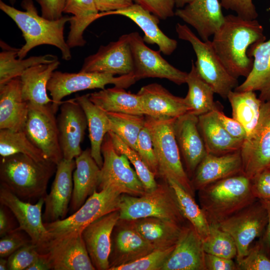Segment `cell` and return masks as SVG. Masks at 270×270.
<instances>
[{"instance_id": "obj_1", "label": "cell", "mask_w": 270, "mask_h": 270, "mask_svg": "<svg viewBox=\"0 0 270 270\" xmlns=\"http://www.w3.org/2000/svg\"><path fill=\"white\" fill-rule=\"evenodd\" d=\"M265 40L264 28L256 19L228 14L211 42L224 66L238 78H246L252 70L254 60L248 56L249 48Z\"/></svg>"}, {"instance_id": "obj_2", "label": "cell", "mask_w": 270, "mask_h": 270, "mask_svg": "<svg viewBox=\"0 0 270 270\" xmlns=\"http://www.w3.org/2000/svg\"><path fill=\"white\" fill-rule=\"evenodd\" d=\"M22 11L0 1V8L10 18L21 30L25 44L20 48L19 58H24L33 48L42 44L52 45L58 48L62 58L69 60L72 58L70 48L64 37L65 24L71 16H64L56 20L40 16L32 0H24Z\"/></svg>"}, {"instance_id": "obj_3", "label": "cell", "mask_w": 270, "mask_h": 270, "mask_svg": "<svg viewBox=\"0 0 270 270\" xmlns=\"http://www.w3.org/2000/svg\"><path fill=\"white\" fill-rule=\"evenodd\" d=\"M56 165L49 160L38 161L22 154L2 157L0 184L22 200H38L47 194L48 184Z\"/></svg>"}, {"instance_id": "obj_4", "label": "cell", "mask_w": 270, "mask_h": 270, "mask_svg": "<svg viewBox=\"0 0 270 270\" xmlns=\"http://www.w3.org/2000/svg\"><path fill=\"white\" fill-rule=\"evenodd\" d=\"M200 206L210 225L220 222L254 202L250 180L241 174L199 190Z\"/></svg>"}, {"instance_id": "obj_5", "label": "cell", "mask_w": 270, "mask_h": 270, "mask_svg": "<svg viewBox=\"0 0 270 270\" xmlns=\"http://www.w3.org/2000/svg\"><path fill=\"white\" fill-rule=\"evenodd\" d=\"M158 184L154 190L140 196L122 194L120 204V219L133 220L146 217L168 220L182 225L187 220L178 207L174 192L168 182Z\"/></svg>"}, {"instance_id": "obj_6", "label": "cell", "mask_w": 270, "mask_h": 270, "mask_svg": "<svg viewBox=\"0 0 270 270\" xmlns=\"http://www.w3.org/2000/svg\"><path fill=\"white\" fill-rule=\"evenodd\" d=\"M176 118H156L146 116L157 159L158 177H170L188 192L194 196L191 181L184 170L174 135Z\"/></svg>"}, {"instance_id": "obj_7", "label": "cell", "mask_w": 270, "mask_h": 270, "mask_svg": "<svg viewBox=\"0 0 270 270\" xmlns=\"http://www.w3.org/2000/svg\"><path fill=\"white\" fill-rule=\"evenodd\" d=\"M176 31L178 38L188 42L195 52L194 62L202 78L212 88L215 94L226 99L229 92L238 86V78L227 70L216 54L210 40L203 41L186 24L178 23Z\"/></svg>"}, {"instance_id": "obj_8", "label": "cell", "mask_w": 270, "mask_h": 270, "mask_svg": "<svg viewBox=\"0 0 270 270\" xmlns=\"http://www.w3.org/2000/svg\"><path fill=\"white\" fill-rule=\"evenodd\" d=\"M122 194L110 188L94 191L82 206L68 217L50 222H44L48 232L46 240L73 233H82L88 225L96 219L119 210Z\"/></svg>"}, {"instance_id": "obj_9", "label": "cell", "mask_w": 270, "mask_h": 270, "mask_svg": "<svg viewBox=\"0 0 270 270\" xmlns=\"http://www.w3.org/2000/svg\"><path fill=\"white\" fill-rule=\"evenodd\" d=\"M137 82L133 73L115 76L107 72H63L55 70L48 82L47 89L52 100V108L55 114L62 104V99L74 92L86 90H103L107 84L126 88Z\"/></svg>"}, {"instance_id": "obj_10", "label": "cell", "mask_w": 270, "mask_h": 270, "mask_svg": "<svg viewBox=\"0 0 270 270\" xmlns=\"http://www.w3.org/2000/svg\"><path fill=\"white\" fill-rule=\"evenodd\" d=\"M103 164L100 168L98 191L112 188L122 194L140 196L146 192L136 172L127 157L115 150L108 133L102 146Z\"/></svg>"}, {"instance_id": "obj_11", "label": "cell", "mask_w": 270, "mask_h": 270, "mask_svg": "<svg viewBox=\"0 0 270 270\" xmlns=\"http://www.w3.org/2000/svg\"><path fill=\"white\" fill-rule=\"evenodd\" d=\"M268 220L264 202L256 199L217 225L234 238L237 248L236 260L244 257L254 240L262 236Z\"/></svg>"}, {"instance_id": "obj_12", "label": "cell", "mask_w": 270, "mask_h": 270, "mask_svg": "<svg viewBox=\"0 0 270 270\" xmlns=\"http://www.w3.org/2000/svg\"><path fill=\"white\" fill-rule=\"evenodd\" d=\"M52 104L46 106L28 104L24 131L30 141L42 152L46 158L57 164L63 159V156L56 114Z\"/></svg>"}, {"instance_id": "obj_13", "label": "cell", "mask_w": 270, "mask_h": 270, "mask_svg": "<svg viewBox=\"0 0 270 270\" xmlns=\"http://www.w3.org/2000/svg\"><path fill=\"white\" fill-rule=\"evenodd\" d=\"M240 152L243 174L250 180L270 168V100L262 102L257 124L244 140Z\"/></svg>"}, {"instance_id": "obj_14", "label": "cell", "mask_w": 270, "mask_h": 270, "mask_svg": "<svg viewBox=\"0 0 270 270\" xmlns=\"http://www.w3.org/2000/svg\"><path fill=\"white\" fill-rule=\"evenodd\" d=\"M132 52L134 72L136 80L154 78H165L178 84H185L188 73L170 64L160 54V50H154L145 44L140 34H128Z\"/></svg>"}, {"instance_id": "obj_15", "label": "cell", "mask_w": 270, "mask_h": 270, "mask_svg": "<svg viewBox=\"0 0 270 270\" xmlns=\"http://www.w3.org/2000/svg\"><path fill=\"white\" fill-rule=\"evenodd\" d=\"M53 270H94L81 232L46 240L37 247Z\"/></svg>"}, {"instance_id": "obj_16", "label": "cell", "mask_w": 270, "mask_h": 270, "mask_svg": "<svg viewBox=\"0 0 270 270\" xmlns=\"http://www.w3.org/2000/svg\"><path fill=\"white\" fill-rule=\"evenodd\" d=\"M80 71L107 72L114 76L132 74L134 62L128 34L100 46L95 54L85 58Z\"/></svg>"}, {"instance_id": "obj_17", "label": "cell", "mask_w": 270, "mask_h": 270, "mask_svg": "<svg viewBox=\"0 0 270 270\" xmlns=\"http://www.w3.org/2000/svg\"><path fill=\"white\" fill-rule=\"evenodd\" d=\"M57 121L58 136L63 158L75 159L82 152L88 122L85 113L75 98L62 102Z\"/></svg>"}, {"instance_id": "obj_18", "label": "cell", "mask_w": 270, "mask_h": 270, "mask_svg": "<svg viewBox=\"0 0 270 270\" xmlns=\"http://www.w3.org/2000/svg\"><path fill=\"white\" fill-rule=\"evenodd\" d=\"M0 202L10 210L16 220L19 226L15 230L24 232L37 247L47 240L48 232L44 225L42 214L44 198L33 204L20 199L0 184Z\"/></svg>"}, {"instance_id": "obj_19", "label": "cell", "mask_w": 270, "mask_h": 270, "mask_svg": "<svg viewBox=\"0 0 270 270\" xmlns=\"http://www.w3.org/2000/svg\"><path fill=\"white\" fill-rule=\"evenodd\" d=\"M111 240L110 268L135 261L156 249L128 220H118L113 229Z\"/></svg>"}, {"instance_id": "obj_20", "label": "cell", "mask_w": 270, "mask_h": 270, "mask_svg": "<svg viewBox=\"0 0 270 270\" xmlns=\"http://www.w3.org/2000/svg\"><path fill=\"white\" fill-rule=\"evenodd\" d=\"M119 219V210L114 211L92 222L82 232L86 250L96 270L110 268L112 234Z\"/></svg>"}, {"instance_id": "obj_21", "label": "cell", "mask_w": 270, "mask_h": 270, "mask_svg": "<svg viewBox=\"0 0 270 270\" xmlns=\"http://www.w3.org/2000/svg\"><path fill=\"white\" fill-rule=\"evenodd\" d=\"M76 166L74 159L63 158L57 164L50 192L44 198V222H50L65 218L72 199V174Z\"/></svg>"}, {"instance_id": "obj_22", "label": "cell", "mask_w": 270, "mask_h": 270, "mask_svg": "<svg viewBox=\"0 0 270 270\" xmlns=\"http://www.w3.org/2000/svg\"><path fill=\"white\" fill-rule=\"evenodd\" d=\"M174 130L180 154L190 178L200 162L208 154L198 127V116L186 113L176 118Z\"/></svg>"}, {"instance_id": "obj_23", "label": "cell", "mask_w": 270, "mask_h": 270, "mask_svg": "<svg viewBox=\"0 0 270 270\" xmlns=\"http://www.w3.org/2000/svg\"><path fill=\"white\" fill-rule=\"evenodd\" d=\"M222 6L218 0H194L176 10L174 16L194 28L202 40L207 41L224 22Z\"/></svg>"}, {"instance_id": "obj_24", "label": "cell", "mask_w": 270, "mask_h": 270, "mask_svg": "<svg viewBox=\"0 0 270 270\" xmlns=\"http://www.w3.org/2000/svg\"><path fill=\"white\" fill-rule=\"evenodd\" d=\"M204 254L202 239L188 222L162 270H206Z\"/></svg>"}, {"instance_id": "obj_25", "label": "cell", "mask_w": 270, "mask_h": 270, "mask_svg": "<svg viewBox=\"0 0 270 270\" xmlns=\"http://www.w3.org/2000/svg\"><path fill=\"white\" fill-rule=\"evenodd\" d=\"M144 116L154 118H176L189 112L184 98L176 96L161 84L142 86L137 93Z\"/></svg>"}, {"instance_id": "obj_26", "label": "cell", "mask_w": 270, "mask_h": 270, "mask_svg": "<svg viewBox=\"0 0 270 270\" xmlns=\"http://www.w3.org/2000/svg\"><path fill=\"white\" fill-rule=\"evenodd\" d=\"M243 174L240 150L216 155L208 153L196 168L190 179L194 190H198L222 179Z\"/></svg>"}, {"instance_id": "obj_27", "label": "cell", "mask_w": 270, "mask_h": 270, "mask_svg": "<svg viewBox=\"0 0 270 270\" xmlns=\"http://www.w3.org/2000/svg\"><path fill=\"white\" fill-rule=\"evenodd\" d=\"M112 14L124 16L132 20L144 32L142 38L144 42L156 44L163 54L170 55L176 50L178 42L168 36L160 29V18L138 4L134 3L123 9L100 12L98 18Z\"/></svg>"}, {"instance_id": "obj_28", "label": "cell", "mask_w": 270, "mask_h": 270, "mask_svg": "<svg viewBox=\"0 0 270 270\" xmlns=\"http://www.w3.org/2000/svg\"><path fill=\"white\" fill-rule=\"evenodd\" d=\"M28 103L22 96L20 77L0 86V129L24 130Z\"/></svg>"}, {"instance_id": "obj_29", "label": "cell", "mask_w": 270, "mask_h": 270, "mask_svg": "<svg viewBox=\"0 0 270 270\" xmlns=\"http://www.w3.org/2000/svg\"><path fill=\"white\" fill-rule=\"evenodd\" d=\"M248 56L253 58L252 70L245 80L234 90L258 91L262 102L270 100V38L252 44Z\"/></svg>"}, {"instance_id": "obj_30", "label": "cell", "mask_w": 270, "mask_h": 270, "mask_svg": "<svg viewBox=\"0 0 270 270\" xmlns=\"http://www.w3.org/2000/svg\"><path fill=\"white\" fill-rule=\"evenodd\" d=\"M75 161L76 166L72 174L73 190L69 208L72 214L97 190L100 170L89 148L82 150Z\"/></svg>"}, {"instance_id": "obj_31", "label": "cell", "mask_w": 270, "mask_h": 270, "mask_svg": "<svg viewBox=\"0 0 270 270\" xmlns=\"http://www.w3.org/2000/svg\"><path fill=\"white\" fill-rule=\"evenodd\" d=\"M198 127L208 153L222 155L240 150L244 140L226 130L215 110L198 116Z\"/></svg>"}, {"instance_id": "obj_32", "label": "cell", "mask_w": 270, "mask_h": 270, "mask_svg": "<svg viewBox=\"0 0 270 270\" xmlns=\"http://www.w3.org/2000/svg\"><path fill=\"white\" fill-rule=\"evenodd\" d=\"M132 226L156 249L175 246L180 236L182 225L156 217H146L128 220Z\"/></svg>"}, {"instance_id": "obj_33", "label": "cell", "mask_w": 270, "mask_h": 270, "mask_svg": "<svg viewBox=\"0 0 270 270\" xmlns=\"http://www.w3.org/2000/svg\"><path fill=\"white\" fill-rule=\"evenodd\" d=\"M60 62L40 64L26 69L20 76L22 96L28 104L46 106L52 103L47 94V86L52 74Z\"/></svg>"}, {"instance_id": "obj_34", "label": "cell", "mask_w": 270, "mask_h": 270, "mask_svg": "<svg viewBox=\"0 0 270 270\" xmlns=\"http://www.w3.org/2000/svg\"><path fill=\"white\" fill-rule=\"evenodd\" d=\"M83 109L86 117L90 154L100 168L103 164L102 146L106 134L110 130L106 112L95 105L89 98V94L75 98Z\"/></svg>"}, {"instance_id": "obj_35", "label": "cell", "mask_w": 270, "mask_h": 270, "mask_svg": "<svg viewBox=\"0 0 270 270\" xmlns=\"http://www.w3.org/2000/svg\"><path fill=\"white\" fill-rule=\"evenodd\" d=\"M64 12L70 14V31L66 42L71 48L84 46L86 29L98 19V11L94 0H66Z\"/></svg>"}, {"instance_id": "obj_36", "label": "cell", "mask_w": 270, "mask_h": 270, "mask_svg": "<svg viewBox=\"0 0 270 270\" xmlns=\"http://www.w3.org/2000/svg\"><path fill=\"white\" fill-rule=\"evenodd\" d=\"M186 83L188 92L184 98L190 108L188 113L198 116L211 111L222 110L220 102L214 101V90L200 76L192 60Z\"/></svg>"}, {"instance_id": "obj_37", "label": "cell", "mask_w": 270, "mask_h": 270, "mask_svg": "<svg viewBox=\"0 0 270 270\" xmlns=\"http://www.w3.org/2000/svg\"><path fill=\"white\" fill-rule=\"evenodd\" d=\"M90 100L106 112L144 115L140 96L114 86L89 94Z\"/></svg>"}, {"instance_id": "obj_38", "label": "cell", "mask_w": 270, "mask_h": 270, "mask_svg": "<svg viewBox=\"0 0 270 270\" xmlns=\"http://www.w3.org/2000/svg\"><path fill=\"white\" fill-rule=\"evenodd\" d=\"M0 46L2 48L0 52V86L14 78L20 77L29 68L58 60V57L52 54L16 59L20 48H13L2 40Z\"/></svg>"}, {"instance_id": "obj_39", "label": "cell", "mask_w": 270, "mask_h": 270, "mask_svg": "<svg viewBox=\"0 0 270 270\" xmlns=\"http://www.w3.org/2000/svg\"><path fill=\"white\" fill-rule=\"evenodd\" d=\"M232 118L239 122L248 136L257 124L262 101L254 91L230 92L227 96Z\"/></svg>"}, {"instance_id": "obj_40", "label": "cell", "mask_w": 270, "mask_h": 270, "mask_svg": "<svg viewBox=\"0 0 270 270\" xmlns=\"http://www.w3.org/2000/svg\"><path fill=\"white\" fill-rule=\"evenodd\" d=\"M163 178L172 188L183 216L194 228L202 240H204L208 234L210 224L200 206L196 202L194 196L172 178L166 177Z\"/></svg>"}, {"instance_id": "obj_41", "label": "cell", "mask_w": 270, "mask_h": 270, "mask_svg": "<svg viewBox=\"0 0 270 270\" xmlns=\"http://www.w3.org/2000/svg\"><path fill=\"white\" fill-rule=\"evenodd\" d=\"M16 154L27 155L38 161L48 160L42 152L28 138L24 130H0V154L6 157Z\"/></svg>"}, {"instance_id": "obj_42", "label": "cell", "mask_w": 270, "mask_h": 270, "mask_svg": "<svg viewBox=\"0 0 270 270\" xmlns=\"http://www.w3.org/2000/svg\"><path fill=\"white\" fill-rule=\"evenodd\" d=\"M106 113L110 120V131L136 150L137 139L144 126L146 116L114 112Z\"/></svg>"}, {"instance_id": "obj_43", "label": "cell", "mask_w": 270, "mask_h": 270, "mask_svg": "<svg viewBox=\"0 0 270 270\" xmlns=\"http://www.w3.org/2000/svg\"><path fill=\"white\" fill-rule=\"evenodd\" d=\"M108 134L116 152L124 154L134 166L146 192L154 190L158 184L156 180V176L151 172L136 151L126 144L112 131H110Z\"/></svg>"}, {"instance_id": "obj_44", "label": "cell", "mask_w": 270, "mask_h": 270, "mask_svg": "<svg viewBox=\"0 0 270 270\" xmlns=\"http://www.w3.org/2000/svg\"><path fill=\"white\" fill-rule=\"evenodd\" d=\"M202 241L206 253L228 259H233L237 256V248L234 238L217 225H210L208 234Z\"/></svg>"}, {"instance_id": "obj_45", "label": "cell", "mask_w": 270, "mask_h": 270, "mask_svg": "<svg viewBox=\"0 0 270 270\" xmlns=\"http://www.w3.org/2000/svg\"><path fill=\"white\" fill-rule=\"evenodd\" d=\"M174 246L155 249L135 261L110 268L109 270H162Z\"/></svg>"}, {"instance_id": "obj_46", "label": "cell", "mask_w": 270, "mask_h": 270, "mask_svg": "<svg viewBox=\"0 0 270 270\" xmlns=\"http://www.w3.org/2000/svg\"><path fill=\"white\" fill-rule=\"evenodd\" d=\"M236 262L237 270H270V256L258 240L252 244L244 257Z\"/></svg>"}, {"instance_id": "obj_47", "label": "cell", "mask_w": 270, "mask_h": 270, "mask_svg": "<svg viewBox=\"0 0 270 270\" xmlns=\"http://www.w3.org/2000/svg\"><path fill=\"white\" fill-rule=\"evenodd\" d=\"M136 151L156 177H158V164L151 134L146 120L144 127L138 134Z\"/></svg>"}, {"instance_id": "obj_48", "label": "cell", "mask_w": 270, "mask_h": 270, "mask_svg": "<svg viewBox=\"0 0 270 270\" xmlns=\"http://www.w3.org/2000/svg\"><path fill=\"white\" fill-rule=\"evenodd\" d=\"M38 254L36 245L30 242L18 248L8 257V270H26Z\"/></svg>"}, {"instance_id": "obj_49", "label": "cell", "mask_w": 270, "mask_h": 270, "mask_svg": "<svg viewBox=\"0 0 270 270\" xmlns=\"http://www.w3.org/2000/svg\"><path fill=\"white\" fill-rule=\"evenodd\" d=\"M22 230H14L2 236L0 240V256L8 257L23 246L32 242Z\"/></svg>"}, {"instance_id": "obj_50", "label": "cell", "mask_w": 270, "mask_h": 270, "mask_svg": "<svg viewBox=\"0 0 270 270\" xmlns=\"http://www.w3.org/2000/svg\"><path fill=\"white\" fill-rule=\"evenodd\" d=\"M146 10L161 20H166L174 16V0H134Z\"/></svg>"}, {"instance_id": "obj_51", "label": "cell", "mask_w": 270, "mask_h": 270, "mask_svg": "<svg viewBox=\"0 0 270 270\" xmlns=\"http://www.w3.org/2000/svg\"><path fill=\"white\" fill-rule=\"evenodd\" d=\"M222 6L247 20H255L258 16L252 0H220Z\"/></svg>"}, {"instance_id": "obj_52", "label": "cell", "mask_w": 270, "mask_h": 270, "mask_svg": "<svg viewBox=\"0 0 270 270\" xmlns=\"http://www.w3.org/2000/svg\"><path fill=\"white\" fill-rule=\"evenodd\" d=\"M250 181L252 190L256 198L270 200V168L257 174Z\"/></svg>"}, {"instance_id": "obj_53", "label": "cell", "mask_w": 270, "mask_h": 270, "mask_svg": "<svg viewBox=\"0 0 270 270\" xmlns=\"http://www.w3.org/2000/svg\"><path fill=\"white\" fill-rule=\"evenodd\" d=\"M217 117L226 130L233 138L244 140L246 132L242 124L233 118L226 116L221 110H215Z\"/></svg>"}, {"instance_id": "obj_54", "label": "cell", "mask_w": 270, "mask_h": 270, "mask_svg": "<svg viewBox=\"0 0 270 270\" xmlns=\"http://www.w3.org/2000/svg\"><path fill=\"white\" fill-rule=\"evenodd\" d=\"M41 9V16L50 20H56L62 16L66 0H36Z\"/></svg>"}, {"instance_id": "obj_55", "label": "cell", "mask_w": 270, "mask_h": 270, "mask_svg": "<svg viewBox=\"0 0 270 270\" xmlns=\"http://www.w3.org/2000/svg\"><path fill=\"white\" fill-rule=\"evenodd\" d=\"M206 270H237L236 264L232 259H228L205 252Z\"/></svg>"}, {"instance_id": "obj_56", "label": "cell", "mask_w": 270, "mask_h": 270, "mask_svg": "<svg viewBox=\"0 0 270 270\" xmlns=\"http://www.w3.org/2000/svg\"><path fill=\"white\" fill-rule=\"evenodd\" d=\"M94 2L100 12L123 9L134 4V0H94Z\"/></svg>"}, {"instance_id": "obj_57", "label": "cell", "mask_w": 270, "mask_h": 270, "mask_svg": "<svg viewBox=\"0 0 270 270\" xmlns=\"http://www.w3.org/2000/svg\"><path fill=\"white\" fill-rule=\"evenodd\" d=\"M0 237L10 232L16 228L12 223L11 218L7 212V208L0 204Z\"/></svg>"}, {"instance_id": "obj_58", "label": "cell", "mask_w": 270, "mask_h": 270, "mask_svg": "<svg viewBox=\"0 0 270 270\" xmlns=\"http://www.w3.org/2000/svg\"><path fill=\"white\" fill-rule=\"evenodd\" d=\"M262 200L264 202L268 212V220L266 229L262 236L259 238L258 240L264 249L270 256V200Z\"/></svg>"}, {"instance_id": "obj_59", "label": "cell", "mask_w": 270, "mask_h": 270, "mask_svg": "<svg viewBox=\"0 0 270 270\" xmlns=\"http://www.w3.org/2000/svg\"><path fill=\"white\" fill-rule=\"evenodd\" d=\"M51 270L48 262L46 256L39 253L38 256L26 270Z\"/></svg>"}, {"instance_id": "obj_60", "label": "cell", "mask_w": 270, "mask_h": 270, "mask_svg": "<svg viewBox=\"0 0 270 270\" xmlns=\"http://www.w3.org/2000/svg\"><path fill=\"white\" fill-rule=\"evenodd\" d=\"M175 6L178 8H182L194 0H174Z\"/></svg>"}, {"instance_id": "obj_61", "label": "cell", "mask_w": 270, "mask_h": 270, "mask_svg": "<svg viewBox=\"0 0 270 270\" xmlns=\"http://www.w3.org/2000/svg\"><path fill=\"white\" fill-rule=\"evenodd\" d=\"M0 270H8V260H6L5 258H1L0 260Z\"/></svg>"}, {"instance_id": "obj_62", "label": "cell", "mask_w": 270, "mask_h": 270, "mask_svg": "<svg viewBox=\"0 0 270 270\" xmlns=\"http://www.w3.org/2000/svg\"><path fill=\"white\" fill-rule=\"evenodd\" d=\"M9 0L12 4H14L16 2V0Z\"/></svg>"}]
</instances>
